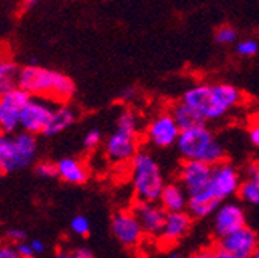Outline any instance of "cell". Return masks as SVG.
<instances>
[{
	"instance_id": "obj_13",
	"label": "cell",
	"mask_w": 259,
	"mask_h": 258,
	"mask_svg": "<svg viewBox=\"0 0 259 258\" xmlns=\"http://www.w3.org/2000/svg\"><path fill=\"white\" fill-rule=\"evenodd\" d=\"M133 212L145 234L160 235L165 224L167 210L157 204V201H138V204L133 207Z\"/></svg>"
},
{
	"instance_id": "obj_8",
	"label": "cell",
	"mask_w": 259,
	"mask_h": 258,
	"mask_svg": "<svg viewBox=\"0 0 259 258\" xmlns=\"http://www.w3.org/2000/svg\"><path fill=\"white\" fill-rule=\"evenodd\" d=\"M53 110L54 108L47 104L45 98L32 96L20 112V127L28 133L44 135V130L51 119Z\"/></svg>"
},
{
	"instance_id": "obj_18",
	"label": "cell",
	"mask_w": 259,
	"mask_h": 258,
	"mask_svg": "<svg viewBox=\"0 0 259 258\" xmlns=\"http://www.w3.org/2000/svg\"><path fill=\"white\" fill-rule=\"evenodd\" d=\"M57 172H59V178L68 184H83L88 179V169L85 167V164L82 161L76 159V158H63L57 163Z\"/></svg>"
},
{
	"instance_id": "obj_40",
	"label": "cell",
	"mask_w": 259,
	"mask_h": 258,
	"mask_svg": "<svg viewBox=\"0 0 259 258\" xmlns=\"http://www.w3.org/2000/svg\"><path fill=\"white\" fill-rule=\"evenodd\" d=\"M2 175H4V172H2V170H0V179H2Z\"/></svg>"
},
{
	"instance_id": "obj_34",
	"label": "cell",
	"mask_w": 259,
	"mask_h": 258,
	"mask_svg": "<svg viewBox=\"0 0 259 258\" xmlns=\"http://www.w3.org/2000/svg\"><path fill=\"white\" fill-rule=\"evenodd\" d=\"M248 139L254 147L259 149V124H254L248 130Z\"/></svg>"
},
{
	"instance_id": "obj_38",
	"label": "cell",
	"mask_w": 259,
	"mask_h": 258,
	"mask_svg": "<svg viewBox=\"0 0 259 258\" xmlns=\"http://www.w3.org/2000/svg\"><path fill=\"white\" fill-rule=\"evenodd\" d=\"M40 2H42V0H22V11L26 13V11L32 10L34 7H37Z\"/></svg>"
},
{
	"instance_id": "obj_37",
	"label": "cell",
	"mask_w": 259,
	"mask_h": 258,
	"mask_svg": "<svg viewBox=\"0 0 259 258\" xmlns=\"http://www.w3.org/2000/svg\"><path fill=\"white\" fill-rule=\"evenodd\" d=\"M71 256H76V258H91L93 252L88 247H79L74 252H71Z\"/></svg>"
},
{
	"instance_id": "obj_17",
	"label": "cell",
	"mask_w": 259,
	"mask_h": 258,
	"mask_svg": "<svg viewBox=\"0 0 259 258\" xmlns=\"http://www.w3.org/2000/svg\"><path fill=\"white\" fill-rule=\"evenodd\" d=\"M219 206H221V201L211 195L208 187L202 192L191 193V195H188V201H187V210L194 218L210 216L211 213L216 212Z\"/></svg>"
},
{
	"instance_id": "obj_19",
	"label": "cell",
	"mask_w": 259,
	"mask_h": 258,
	"mask_svg": "<svg viewBox=\"0 0 259 258\" xmlns=\"http://www.w3.org/2000/svg\"><path fill=\"white\" fill-rule=\"evenodd\" d=\"M188 193L182 187V184H165L162 189L159 203L167 212H179L187 209Z\"/></svg>"
},
{
	"instance_id": "obj_3",
	"label": "cell",
	"mask_w": 259,
	"mask_h": 258,
	"mask_svg": "<svg viewBox=\"0 0 259 258\" xmlns=\"http://www.w3.org/2000/svg\"><path fill=\"white\" fill-rule=\"evenodd\" d=\"M176 147L184 159H199L214 166L225 158V150L205 125L181 130Z\"/></svg>"
},
{
	"instance_id": "obj_11",
	"label": "cell",
	"mask_w": 259,
	"mask_h": 258,
	"mask_svg": "<svg viewBox=\"0 0 259 258\" xmlns=\"http://www.w3.org/2000/svg\"><path fill=\"white\" fill-rule=\"evenodd\" d=\"M181 128L173 119L171 113H162L156 116L147 127V139L159 149L176 145Z\"/></svg>"
},
{
	"instance_id": "obj_15",
	"label": "cell",
	"mask_w": 259,
	"mask_h": 258,
	"mask_svg": "<svg viewBox=\"0 0 259 258\" xmlns=\"http://www.w3.org/2000/svg\"><path fill=\"white\" fill-rule=\"evenodd\" d=\"M136 138L138 135H130L116 128V132L105 142L107 156L113 163H125V161H130L138 152Z\"/></svg>"
},
{
	"instance_id": "obj_28",
	"label": "cell",
	"mask_w": 259,
	"mask_h": 258,
	"mask_svg": "<svg viewBox=\"0 0 259 258\" xmlns=\"http://www.w3.org/2000/svg\"><path fill=\"white\" fill-rule=\"evenodd\" d=\"M259 51V44L254 39H245L236 44V53L242 57H251L257 54Z\"/></svg>"
},
{
	"instance_id": "obj_16",
	"label": "cell",
	"mask_w": 259,
	"mask_h": 258,
	"mask_svg": "<svg viewBox=\"0 0 259 258\" xmlns=\"http://www.w3.org/2000/svg\"><path fill=\"white\" fill-rule=\"evenodd\" d=\"M191 215L185 210H179V212H167V218H165V224L164 229H162L160 235L162 241H165L168 244H175L178 241H181L191 229Z\"/></svg>"
},
{
	"instance_id": "obj_27",
	"label": "cell",
	"mask_w": 259,
	"mask_h": 258,
	"mask_svg": "<svg viewBox=\"0 0 259 258\" xmlns=\"http://www.w3.org/2000/svg\"><path fill=\"white\" fill-rule=\"evenodd\" d=\"M36 175L45 179H53V178H59V172H57V163H50V161H42L39 163L34 169Z\"/></svg>"
},
{
	"instance_id": "obj_4",
	"label": "cell",
	"mask_w": 259,
	"mask_h": 258,
	"mask_svg": "<svg viewBox=\"0 0 259 258\" xmlns=\"http://www.w3.org/2000/svg\"><path fill=\"white\" fill-rule=\"evenodd\" d=\"M37 155L36 135L22 132L17 135L0 132V170L13 173L34 163Z\"/></svg>"
},
{
	"instance_id": "obj_6",
	"label": "cell",
	"mask_w": 259,
	"mask_h": 258,
	"mask_svg": "<svg viewBox=\"0 0 259 258\" xmlns=\"http://www.w3.org/2000/svg\"><path fill=\"white\" fill-rule=\"evenodd\" d=\"M32 96L19 85L0 94V132L14 133L20 127V112Z\"/></svg>"
},
{
	"instance_id": "obj_20",
	"label": "cell",
	"mask_w": 259,
	"mask_h": 258,
	"mask_svg": "<svg viewBox=\"0 0 259 258\" xmlns=\"http://www.w3.org/2000/svg\"><path fill=\"white\" fill-rule=\"evenodd\" d=\"M171 116L176 121V124H178V127L181 128V130H187V128L205 125V122H207V119L196 108L191 107L190 104H187L184 101L173 105Z\"/></svg>"
},
{
	"instance_id": "obj_14",
	"label": "cell",
	"mask_w": 259,
	"mask_h": 258,
	"mask_svg": "<svg viewBox=\"0 0 259 258\" xmlns=\"http://www.w3.org/2000/svg\"><path fill=\"white\" fill-rule=\"evenodd\" d=\"M245 226L244 209L236 203L221 204L214 212V234L218 238L229 235Z\"/></svg>"
},
{
	"instance_id": "obj_5",
	"label": "cell",
	"mask_w": 259,
	"mask_h": 258,
	"mask_svg": "<svg viewBox=\"0 0 259 258\" xmlns=\"http://www.w3.org/2000/svg\"><path fill=\"white\" fill-rule=\"evenodd\" d=\"M132 182L138 201H159L165 187L157 161L145 152H136L132 158Z\"/></svg>"
},
{
	"instance_id": "obj_31",
	"label": "cell",
	"mask_w": 259,
	"mask_h": 258,
	"mask_svg": "<svg viewBox=\"0 0 259 258\" xmlns=\"http://www.w3.org/2000/svg\"><path fill=\"white\" fill-rule=\"evenodd\" d=\"M16 250H17V255L20 258H31V256H34V250H32L31 247V243H26V241H20L16 244Z\"/></svg>"
},
{
	"instance_id": "obj_23",
	"label": "cell",
	"mask_w": 259,
	"mask_h": 258,
	"mask_svg": "<svg viewBox=\"0 0 259 258\" xmlns=\"http://www.w3.org/2000/svg\"><path fill=\"white\" fill-rule=\"evenodd\" d=\"M238 193H239V197L244 201H247L248 204L259 206V179L248 178L247 181L241 182Z\"/></svg>"
},
{
	"instance_id": "obj_12",
	"label": "cell",
	"mask_w": 259,
	"mask_h": 258,
	"mask_svg": "<svg viewBox=\"0 0 259 258\" xmlns=\"http://www.w3.org/2000/svg\"><path fill=\"white\" fill-rule=\"evenodd\" d=\"M211 172H213V166L204 163V161L185 159V163L182 164L179 172L181 184L187 190L188 195L202 192L210 184Z\"/></svg>"
},
{
	"instance_id": "obj_7",
	"label": "cell",
	"mask_w": 259,
	"mask_h": 258,
	"mask_svg": "<svg viewBox=\"0 0 259 258\" xmlns=\"http://www.w3.org/2000/svg\"><path fill=\"white\" fill-rule=\"evenodd\" d=\"M239 186H241L239 172L232 164L221 161V163L213 166L208 190L216 200L222 203L224 200L233 197L235 193H238Z\"/></svg>"
},
{
	"instance_id": "obj_36",
	"label": "cell",
	"mask_w": 259,
	"mask_h": 258,
	"mask_svg": "<svg viewBox=\"0 0 259 258\" xmlns=\"http://www.w3.org/2000/svg\"><path fill=\"white\" fill-rule=\"evenodd\" d=\"M247 175H248V178L259 179V161H254V163H251L247 167Z\"/></svg>"
},
{
	"instance_id": "obj_2",
	"label": "cell",
	"mask_w": 259,
	"mask_h": 258,
	"mask_svg": "<svg viewBox=\"0 0 259 258\" xmlns=\"http://www.w3.org/2000/svg\"><path fill=\"white\" fill-rule=\"evenodd\" d=\"M16 84L31 96L65 102L71 99L76 91L74 82L60 71L48 70L39 65H26L17 71Z\"/></svg>"
},
{
	"instance_id": "obj_30",
	"label": "cell",
	"mask_w": 259,
	"mask_h": 258,
	"mask_svg": "<svg viewBox=\"0 0 259 258\" xmlns=\"http://www.w3.org/2000/svg\"><path fill=\"white\" fill-rule=\"evenodd\" d=\"M7 240L11 241V243H20V241H25L26 240V232L23 229H19V228H13V229H8L7 231Z\"/></svg>"
},
{
	"instance_id": "obj_1",
	"label": "cell",
	"mask_w": 259,
	"mask_h": 258,
	"mask_svg": "<svg viewBox=\"0 0 259 258\" xmlns=\"http://www.w3.org/2000/svg\"><path fill=\"white\" fill-rule=\"evenodd\" d=\"M242 99L241 91L232 84H198L185 90L182 101L196 108L207 121L225 116Z\"/></svg>"
},
{
	"instance_id": "obj_25",
	"label": "cell",
	"mask_w": 259,
	"mask_h": 258,
	"mask_svg": "<svg viewBox=\"0 0 259 258\" xmlns=\"http://www.w3.org/2000/svg\"><path fill=\"white\" fill-rule=\"evenodd\" d=\"M238 39V33L233 26H221L218 28L216 34H214V41L219 44V45H230V44H235V41Z\"/></svg>"
},
{
	"instance_id": "obj_26",
	"label": "cell",
	"mask_w": 259,
	"mask_h": 258,
	"mask_svg": "<svg viewBox=\"0 0 259 258\" xmlns=\"http://www.w3.org/2000/svg\"><path fill=\"white\" fill-rule=\"evenodd\" d=\"M70 228L71 231L79 235V237H87L90 234V229H91V224H90V219L83 215H77L71 219L70 223Z\"/></svg>"
},
{
	"instance_id": "obj_9",
	"label": "cell",
	"mask_w": 259,
	"mask_h": 258,
	"mask_svg": "<svg viewBox=\"0 0 259 258\" xmlns=\"http://www.w3.org/2000/svg\"><path fill=\"white\" fill-rule=\"evenodd\" d=\"M111 232L125 247H136L144 237V229L133 210H120L111 218Z\"/></svg>"
},
{
	"instance_id": "obj_32",
	"label": "cell",
	"mask_w": 259,
	"mask_h": 258,
	"mask_svg": "<svg viewBox=\"0 0 259 258\" xmlns=\"http://www.w3.org/2000/svg\"><path fill=\"white\" fill-rule=\"evenodd\" d=\"M136 96H138L136 87H128V88L122 90V93H120V101H123V102H132V101L136 99Z\"/></svg>"
},
{
	"instance_id": "obj_22",
	"label": "cell",
	"mask_w": 259,
	"mask_h": 258,
	"mask_svg": "<svg viewBox=\"0 0 259 258\" xmlns=\"http://www.w3.org/2000/svg\"><path fill=\"white\" fill-rule=\"evenodd\" d=\"M17 68L13 62L8 60H0V94L11 90L16 82Z\"/></svg>"
},
{
	"instance_id": "obj_29",
	"label": "cell",
	"mask_w": 259,
	"mask_h": 258,
	"mask_svg": "<svg viewBox=\"0 0 259 258\" xmlns=\"http://www.w3.org/2000/svg\"><path fill=\"white\" fill-rule=\"evenodd\" d=\"M102 141V133L99 130H90L83 138V147L87 150H94Z\"/></svg>"
},
{
	"instance_id": "obj_33",
	"label": "cell",
	"mask_w": 259,
	"mask_h": 258,
	"mask_svg": "<svg viewBox=\"0 0 259 258\" xmlns=\"http://www.w3.org/2000/svg\"><path fill=\"white\" fill-rule=\"evenodd\" d=\"M17 250L13 246H0V258H17Z\"/></svg>"
},
{
	"instance_id": "obj_21",
	"label": "cell",
	"mask_w": 259,
	"mask_h": 258,
	"mask_svg": "<svg viewBox=\"0 0 259 258\" xmlns=\"http://www.w3.org/2000/svg\"><path fill=\"white\" fill-rule=\"evenodd\" d=\"M76 121V112L68 107V105H60L57 108L53 110L51 119L47 125V128L44 130L45 136H56L59 133H62Z\"/></svg>"
},
{
	"instance_id": "obj_35",
	"label": "cell",
	"mask_w": 259,
	"mask_h": 258,
	"mask_svg": "<svg viewBox=\"0 0 259 258\" xmlns=\"http://www.w3.org/2000/svg\"><path fill=\"white\" fill-rule=\"evenodd\" d=\"M29 243H31V247H32V250H34L36 255H42L47 250V246H45V243L42 240H32Z\"/></svg>"
},
{
	"instance_id": "obj_24",
	"label": "cell",
	"mask_w": 259,
	"mask_h": 258,
	"mask_svg": "<svg viewBox=\"0 0 259 258\" xmlns=\"http://www.w3.org/2000/svg\"><path fill=\"white\" fill-rule=\"evenodd\" d=\"M116 128L130 135H138V130H139L138 116L133 112H122L117 118Z\"/></svg>"
},
{
	"instance_id": "obj_10",
	"label": "cell",
	"mask_w": 259,
	"mask_h": 258,
	"mask_svg": "<svg viewBox=\"0 0 259 258\" xmlns=\"http://www.w3.org/2000/svg\"><path fill=\"white\" fill-rule=\"evenodd\" d=\"M218 244L229 252L230 258H250L259 244V238L253 229L242 226L238 231L219 238Z\"/></svg>"
},
{
	"instance_id": "obj_39",
	"label": "cell",
	"mask_w": 259,
	"mask_h": 258,
	"mask_svg": "<svg viewBox=\"0 0 259 258\" xmlns=\"http://www.w3.org/2000/svg\"><path fill=\"white\" fill-rule=\"evenodd\" d=\"M253 256H254V258H259V244H257V247H256V250H254Z\"/></svg>"
}]
</instances>
